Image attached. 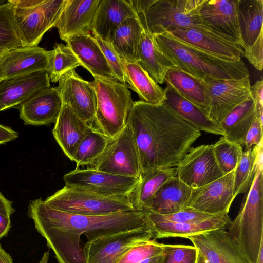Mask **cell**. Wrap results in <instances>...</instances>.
I'll return each mask as SVG.
<instances>
[{"label": "cell", "instance_id": "1", "mask_svg": "<svg viewBox=\"0 0 263 263\" xmlns=\"http://www.w3.org/2000/svg\"><path fill=\"white\" fill-rule=\"evenodd\" d=\"M27 214L59 263H86L80 245L82 235L88 241L149 225L143 211L84 215L57 210L41 198L30 201Z\"/></svg>", "mask_w": 263, "mask_h": 263}, {"label": "cell", "instance_id": "2", "mask_svg": "<svg viewBox=\"0 0 263 263\" xmlns=\"http://www.w3.org/2000/svg\"><path fill=\"white\" fill-rule=\"evenodd\" d=\"M127 124L138 149L141 175L176 167L201 136L200 130L162 103L134 102Z\"/></svg>", "mask_w": 263, "mask_h": 263}, {"label": "cell", "instance_id": "3", "mask_svg": "<svg viewBox=\"0 0 263 263\" xmlns=\"http://www.w3.org/2000/svg\"><path fill=\"white\" fill-rule=\"evenodd\" d=\"M160 50L174 64L187 73L202 79H239L249 76L242 60L225 59L198 48L168 32L153 35Z\"/></svg>", "mask_w": 263, "mask_h": 263}, {"label": "cell", "instance_id": "4", "mask_svg": "<svg viewBox=\"0 0 263 263\" xmlns=\"http://www.w3.org/2000/svg\"><path fill=\"white\" fill-rule=\"evenodd\" d=\"M262 163L259 164L239 212L227 231L249 263L256 262L263 245Z\"/></svg>", "mask_w": 263, "mask_h": 263}, {"label": "cell", "instance_id": "5", "mask_svg": "<svg viewBox=\"0 0 263 263\" xmlns=\"http://www.w3.org/2000/svg\"><path fill=\"white\" fill-rule=\"evenodd\" d=\"M91 81L96 97L92 127L111 138L126 125L134 101L126 83L107 78L93 77Z\"/></svg>", "mask_w": 263, "mask_h": 263}, {"label": "cell", "instance_id": "6", "mask_svg": "<svg viewBox=\"0 0 263 263\" xmlns=\"http://www.w3.org/2000/svg\"><path fill=\"white\" fill-rule=\"evenodd\" d=\"M44 201L57 210L84 215L100 216L136 211L129 196H105L66 185Z\"/></svg>", "mask_w": 263, "mask_h": 263}, {"label": "cell", "instance_id": "7", "mask_svg": "<svg viewBox=\"0 0 263 263\" xmlns=\"http://www.w3.org/2000/svg\"><path fill=\"white\" fill-rule=\"evenodd\" d=\"M22 46L38 45L44 34L55 27L67 0H9Z\"/></svg>", "mask_w": 263, "mask_h": 263}, {"label": "cell", "instance_id": "8", "mask_svg": "<svg viewBox=\"0 0 263 263\" xmlns=\"http://www.w3.org/2000/svg\"><path fill=\"white\" fill-rule=\"evenodd\" d=\"M205 0H156L144 14L139 16L145 29L153 35L176 27L212 32L200 17V10Z\"/></svg>", "mask_w": 263, "mask_h": 263}, {"label": "cell", "instance_id": "9", "mask_svg": "<svg viewBox=\"0 0 263 263\" xmlns=\"http://www.w3.org/2000/svg\"><path fill=\"white\" fill-rule=\"evenodd\" d=\"M89 166L111 174L141 177L139 154L127 124L117 135L109 138L103 152Z\"/></svg>", "mask_w": 263, "mask_h": 263}, {"label": "cell", "instance_id": "10", "mask_svg": "<svg viewBox=\"0 0 263 263\" xmlns=\"http://www.w3.org/2000/svg\"><path fill=\"white\" fill-rule=\"evenodd\" d=\"M152 239L149 224L88 240L82 247L86 263H118L132 248Z\"/></svg>", "mask_w": 263, "mask_h": 263}, {"label": "cell", "instance_id": "11", "mask_svg": "<svg viewBox=\"0 0 263 263\" xmlns=\"http://www.w3.org/2000/svg\"><path fill=\"white\" fill-rule=\"evenodd\" d=\"M208 100V117L220 124L236 106L251 97L249 76L239 79H202Z\"/></svg>", "mask_w": 263, "mask_h": 263}, {"label": "cell", "instance_id": "12", "mask_svg": "<svg viewBox=\"0 0 263 263\" xmlns=\"http://www.w3.org/2000/svg\"><path fill=\"white\" fill-rule=\"evenodd\" d=\"M140 178L111 174L90 167L76 169L65 174V185L109 196H128Z\"/></svg>", "mask_w": 263, "mask_h": 263}, {"label": "cell", "instance_id": "13", "mask_svg": "<svg viewBox=\"0 0 263 263\" xmlns=\"http://www.w3.org/2000/svg\"><path fill=\"white\" fill-rule=\"evenodd\" d=\"M176 168V176L191 188L204 186L223 176L216 160L213 144L191 147Z\"/></svg>", "mask_w": 263, "mask_h": 263}, {"label": "cell", "instance_id": "14", "mask_svg": "<svg viewBox=\"0 0 263 263\" xmlns=\"http://www.w3.org/2000/svg\"><path fill=\"white\" fill-rule=\"evenodd\" d=\"M235 169L204 186L193 188L185 209L193 210L211 215L228 214L235 199Z\"/></svg>", "mask_w": 263, "mask_h": 263}, {"label": "cell", "instance_id": "15", "mask_svg": "<svg viewBox=\"0 0 263 263\" xmlns=\"http://www.w3.org/2000/svg\"><path fill=\"white\" fill-rule=\"evenodd\" d=\"M62 103L90 125L96 113V97L91 82L87 81L72 70L63 76L57 87Z\"/></svg>", "mask_w": 263, "mask_h": 263}, {"label": "cell", "instance_id": "16", "mask_svg": "<svg viewBox=\"0 0 263 263\" xmlns=\"http://www.w3.org/2000/svg\"><path fill=\"white\" fill-rule=\"evenodd\" d=\"M208 263H249L225 229L189 236Z\"/></svg>", "mask_w": 263, "mask_h": 263}, {"label": "cell", "instance_id": "17", "mask_svg": "<svg viewBox=\"0 0 263 263\" xmlns=\"http://www.w3.org/2000/svg\"><path fill=\"white\" fill-rule=\"evenodd\" d=\"M238 3V0H205L200 15L203 23L211 31L242 48L237 17Z\"/></svg>", "mask_w": 263, "mask_h": 263}, {"label": "cell", "instance_id": "18", "mask_svg": "<svg viewBox=\"0 0 263 263\" xmlns=\"http://www.w3.org/2000/svg\"><path fill=\"white\" fill-rule=\"evenodd\" d=\"M51 50L38 45L7 50L0 61V81L35 72H48Z\"/></svg>", "mask_w": 263, "mask_h": 263}, {"label": "cell", "instance_id": "19", "mask_svg": "<svg viewBox=\"0 0 263 263\" xmlns=\"http://www.w3.org/2000/svg\"><path fill=\"white\" fill-rule=\"evenodd\" d=\"M46 71L20 75L0 81V111L17 108L37 92L51 87Z\"/></svg>", "mask_w": 263, "mask_h": 263}, {"label": "cell", "instance_id": "20", "mask_svg": "<svg viewBox=\"0 0 263 263\" xmlns=\"http://www.w3.org/2000/svg\"><path fill=\"white\" fill-rule=\"evenodd\" d=\"M62 105L57 87L45 88L20 106V118L25 125H49L55 122Z\"/></svg>", "mask_w": 263, "mask_h": 263}, {"label": "cell", "instance_id": "21", "mask_svg": "<svg viewBox=\"0 0 263 263\" xmlns=\"http://www.w3.org/2000/svg\"><path fill=\"white\" fill-rule=\"evenodd\" d=\"M100 0H67L55 25L65 42L75 35L91 32L94 17Z\"/></svg>", "mask_w": 263, "mask_h": 263}, {"label": "cell", "instance_id": "22", "mask_svg": "<svg viewBox=\"0 0 263 263\" xmlns=\"http://www.w3.org/2000/svg\"><path fill=\"white\" fill-rule=\"evenodd\" d=\"M166 32L220 58L231 61L241 60L242 48L238 44L214 32L181 27L173 28Z\"/></svg>", "mask_w": 263, "mask_h": 263}, {"label": "cell", "instance_id": "23", "mask_svg": "<svg viewBox=\"0 0 263 263\" xmlns=\"http://www.w3.org/2000/svg\"><path fill=\"white\" fill-rule=\"evenodd\" d=\"M91 126L63 104L52 130L53 136L65 155L74 161L76 150Z\"/></svg>", "mask_w": 263, "mask_h": 263}, {"label": "cell", "instance_id": "24", "mask_svg": "<svg viewBox=\"0 0 263 263\" xmlns=\"http://www.w3.org/2000/svg\"><path fill=\"white\" fill-rule=\"evenodd\" d=\"M139 17L128 0H100L94 17L91 33L111 43L116 28L129 17Z\"/></svg>", "mask_w": 263, "mask_h": 263}, {"label": "cell", "instance_id": "25", "mask_svg": "<svg viewBox=\"0 0 263 263\" xmlns=\"http://www.w3.org/2000/svg\"><path fill=\"white\" fill-rule=\"evenodd\" d=\"M65 42L79 60L81 66L93 77L116 80L93 35L90 33L77 35L70 37Z\"/></svg>", "mask_w": 263, "mask_h": 263}, {"label": "cell", "instance_id": "26", "mask_svg": "<svg viewBox=\"0 0 263 263\" xmlns=\"http://www.w3.org/2000/svg\"><path fill=\"white\" fill-rule=\"evenodd\" d=\"M192 190L175 176L160 187L145 204L143 211L165 215L184 210Z\"/></svg>", "mask_w": 263, "mask_h": 263}, {"label": "cell", "instance_id": "27", "mask_svg": "<svg viewBox=\"0 0 263 263\" xmlns=\"http://www.w3.org/2000/svg\"><path fill=\"white\" fill-rule=\"evenodd\" d=\"M162 104L199 130L224 136L219 124L211 120L204 110L180 96L167 85L164 89Z\"/></svg>", "mask_w": 263, "mask_h": 263}, {"label": "cell", "instance_id": "28", "mask_svg": "<svg viewBox=\"0 0 263 263\" xmlns=\"http://www.w3.org/2000/svg\"><path fill=\"white\" fill-rule=\"evenodd\" d=\"M147 221L154 240L175 237L186 238L209 231L225 229L231 222L228 214L218 215L208 220L196 223Z\"/></svg>", "mask_w": 263, "mask_h": 263}, {"label": "cell", "instance_id": "29", "mask_svg": "<svg viewBox=\"0 0 263 263\" xmlns=\"http://www.w3.org/2000/svg\"><path fill=\"white\" fill-rule=\"evenodd\" d=\"M137 62L158 84L164 82L167 72L175 67L160 50L153 35L145 28L139 45Z\"/></svg>", "mask_w": 263, "mask_h": 263}, {"label": "cell", "instance_id": "30", "mask_svg": "<svg viewBox=\"0 0 263 263\" xmlns=\"http://www.w3.org/2000/svg\"><path fill=\"white\" fill-rule=\"evenodd\" d=\"M166 85L180 96L194 104L207 114L208 100L206 89L202 79L197 78L179 67L171 69L165 77Z\"/></svg>", "mask_w": 263, "mask_h": 263}, {"label": "cell", "instance_id": "31", "mask_svg": "<svg viewBox=\"0 0 263 263\" xmlns=\"http://www.w3.org/2000/svg\"><path fill=\"white\" fill-rule=\"evenodd\" d=\"M144 30L139 17L127 18L115 30L111 44L124 62H137L139 45Z\"/></svg>", "mask_w": 263, "mask_h": 263}, {"label": "cell", "instance_id": "32", "mask_svg": "<svg viewBox=\"0 0 263 263\" xmlns=\"http://www.w3.org/2000/svg\"><path fill=\"white\" fill-rule=\"evenodd\" d=\"M125 83L136 92L140 101L161 104L164 99V89L149 76L137 62H124Z\"/></svg>", "mask_w": 263, "mask_h": 263}, {"label": "cell", "instance_id": "33", "mask_svg": "<svg viewBox=\"0 0 263 263\" xmlns=\"http://www.w3.org/2000/svg\"><path fill=\"white\" fill-rule=\"evenodd\" d=\"M255 115L252 97L233 108L220 123L227 140L241 145Z\"/></svg>", "mask_w": 263, "mask_h": 263}, {"label": "cell", "instance_id": "34", "mask_svg": "<svg viewBox=\"0 0 263 263\" xmlns=\"http://www.w3.org/2000/svg\"><path fill=\"white\" fill-rule=\"evenodd\" d=\"M237 17L242 49L252 45L262 30L263 0H238Z\"/></svg>", "mask_w": 263, "mask_h": 263}, {"label": "cell", "instance_id": "35", "mask_svg": "<svg viewBox=\"0 0 263 263\" xmlns=\"http://www.w3.org/2000/svg\"><path fill=\"white\" fill-rule=\"evenodd\" d=\"M176 175L175 167L156 170L142 175L139 184L129 196L135 210L143 211L155 193Z\"/></svg>", "mask_w": 263, "mask_h": 263}, {"label": "cell", "instance_id": "36", "mask_svg": "<svg viewBox=\"0 0 263 263\" xmlns=\"http://www.w3.org/2000/svg\"><path fill=\"white\" fill-rule=\"evenodd\" d=\"M262 142L245 150L235 169L234 197L246 193L252 185L259 164L262 162Z\"/></svg>", "mask_w": 263, "mask_h": 263}, {"label": "cell", "instance_id": "37", "mask_svg": "<svg viewBox=\"0 0 263 263\" xmlns=\"http://www.w3.org/2000/svg\"><path fill=\"white\" fill-rule=\"evenodd\" d=\"M109 139L91 126L76 150L74 157L76 168L91 165L103 152Z\"/></svg>", "mask_w": 263, "mask_h": 263}, {"label": "cell", "instance_id": "38", "mask_svg": "<svg viewBox=\"0 0 263 263\" xmlns=\"http://www.w3.org/2000/svg\"><path fill=\"white\" fill-rule=\"evenodd\" d=\"M80 66L79 60L68 46L56 43L51 50L48 71L50 81L57 83L65 74Z\"/></svg>", "mask_w": 263, "mask_h": 263}, {"label": "cell", "instance_id": "39", "mask_svg": "<svg viewBox=\"0 0 263 263\" xmlns=\"http://www.w3.org/2000/svg\"><path fill=\"white\" fill-rule=\"evenodd\" d=\"M164 244L151 239L130 249L118 263H164Z\"/></svg>", "mask_w": 263, "mask_h": 263}, {"label": "cell", "instance_id": "40", "mask_svg": "<svg viewBox=\"0 0 263 263\" xmlns=\"http://www.w3.org/2000/svg\"><path fill=\"white\" fill-rule=\"evenodd\" d=\"M22 46L15 25L13 6L8 0L0 5V47L7 49Z\"/></svg>", "mask_w": 263, "mask_h": 263}, {"label": "cell", "instance_id": "41", "mask_svg": "<svg viewBox=\"0 0 263 263\" xmlns=\"http://www.w3.org/2000/svg\"><path fill=\"white\" fill-rule=\"evenodd\" d=\"M213 146L216 160L223 175L233 171L242 156L241 146L222 137Z\"/></svg>", "mask_w": 263, "mask_h": 263}, {"label": "cell", "instance_id": "42", "mask_svg": "<svg viewBox=\"0 0 263 263\" xmlns=\"http://www.w3.org/2000/svg\"><path fill=\"white\" fill-rule=\"evenodd\" d=\"M149 221L196 223L208 220L218 215H211L190 209H185L170 214H159L143 211Z\"/></svg>", "mask_w": 263, "mask_h": 263}, {"label": "cell", "instance_id": "43", "mask_svg": "<svg viewBox=\"0 0 263 263\" xmlns=\"http://www.w3.org/2000/svg\"><path fill=\"white\" fill-rule=\"evenodd\" d=\"M164 263H196L198 250L194 246L164 244Z\"/></svg>", "mask_w": 263, "mask_h": 263}, {"label": "cell", "instance_id": "44", "mask_svg": "<svg viewBox=\"0 0 263 263\" xmlns=\"http://www.w3.org/2000/svg\"><path fill=\"white\" fill-rule=\"evenodd\" d=\"M110 66L114 77L118 81L125 83L124 62L114 49L111 43L105 41L97 35H93Z\"/></svg>", "mask_w": 263, "mask_h": 263}, {"label": "cell", "instance_id": "45", "mask_svg": "<svg viewBox=\"0 0 263 263\" xmlns=\"http://www.w3.org/2000/svg\"><path fill=\"white\" fill-rule=\"evenodd\" d=\"M263 30L254 43L251 46L243 47L242 53L249 63L257 70L263 68Z\"/></svg>", "mask_w": 263, "mask_h": 263}, {"label": "cell", "instance_id": "46", "mask_svg": "<svg viewBox=\"0 0 263 263\" xmlns=\"http://www.w3.org/2000/svg\"><path fill=\"white\" fill-rule=\"evenodd\" d=\"M262 125L263 123L255 116L245 138V150L262 142Z\"/></svg>", "mask_w": 263, "mask_h": 263}, {"label": "cell", "instance_id": "47", "mask_svg": "<svg viewBox=\"0 0 263 263\" xmlns=\"http://www.w3.org/2000/svg\"><path fill=\"white\" fill-rule=\"evenodd\" d=\"M250 95L255 106H263V81L259 80L250 87Z\"/></svg>", "mask_w": 263, "mask_h": 263}, {"label": "cell", "instance_id": "48", "mask_svg": "<svg viewBox=\"0 0 263 263\" xmlns=\"http://www.w3.org/2000/svg\"><path fill=\"white\" fill-rule=\"evenodd\" d=\"M18 136V132L8 126L0 124V145L14 141Z\"/></svg>", "mask_w": 263, "mask_h": 263}, {"label": "cell", "instance_id": "49", "mask_svg": "<svg viewBox=\"0 0 263 263\" xmlns=\"http://www.w3.org/2000/svg\"><path fill=\"white\" fill-rule=\"evenodd\" d=\"M139 16L144 14L156 0H128Z\"/></svg>", "mask_w": 263, "mask_h": 263}, {"label": "cell", "instance_id": "50", "mask_svg": "<svg viewBox=\"0 0 263 263\" xmlns=\"http://www.w3.org/2000/svg\"><path fill=\"white\" fill-rule=\"evenodd\" d=\"M15 212L12 201L6 198L0 191V213L10 217Z\"/></svg>", "mask_w": 263, "mask_h": 263}, {"label": "cell", "instance_id": "51", "mask_svg": "<svg viewBox=\"0 0 263 263\" xmlns=\"http://www.w3.org/2000/svg\"><path fill=\"white\" fill-rule=\"evenodd\" d=\"M11 227L10 217L0 213V240L8 235Z\"/></svg>", "mask_w": 263, "mask_h": 263}, {"label": "cell", "instance_id": "52", "mask_svg": "<svg viewBox=\"0 0 263 263\" xmlns=\"http://www.w3.org/2000/svg\"><path fill=\"white\" fill-rule=\"evenodd\" d=\"M0 263H14L12 257L4 250L1 244H0Z\"/></svg>", "mask_w": 263, "mask_h": 263}, {"label": "cell", "instance_id": "53", "mask_svg": "<svg viewBox=\"0 0 263 263\" xmlns=\"http://www.w3.org/2000/svg\"><path fill=\"white\" fill-rule=\"evenodd\" d=\"M49 256V251L45 252L43 254L41 259H40V261L38 263H48Z\"/></svg>", "mask_w": 263, "mask_h": 263}, {"label": "cell", "instance_id": "54", "mask_svg": "<svg viewBox=\"0 0 263 263\" xmlns=\"http://www.w3.org/2000/svg\"><path fill=\"white\" fill-rule=\"evenodd\" d=\"M256 263H263V245H261Z\"/></svg>", "mask_w": 263, "mask_h": 263}, {"label": "cell", "instance_id": "55", "mask_svg": "<svg viewBox=\"0 0 263 263\" xmlns=\"http://www.w3.org/2000/svg\"><path fill=\"white\" fill-rule=\"evenodd\" d=\"M196 263H208L201 254L198 252Z\"/></svg>", "mask_w": 263, "mask_h": 263}, {"label": "cell", "instance_id": "56", "mask_svg": "<svg viewBox=\"0 0 263 263\" xmlns=\"http://www.w3.org/2000/svg\"><path fill=\"white\" fill-rule=\"evenodd\" d=\"M7 50L8 49L0 47V61Z\"/></svg>", "mask_w": 263, "mask_h": 263}, {"label": "cell", "instance_id": "57", "mask_svg": "<svg viewBox=\"0 0 263 263\" xmlns=\"http://www.w3.org/2000/svg\"><path fill=\"white\" fill-rule=\"evenodd\" d=\"M7 1L0 0V5L5 3Z\"/></svg>", "mask_w": 263, "mask_h": 263}]
</instances>
